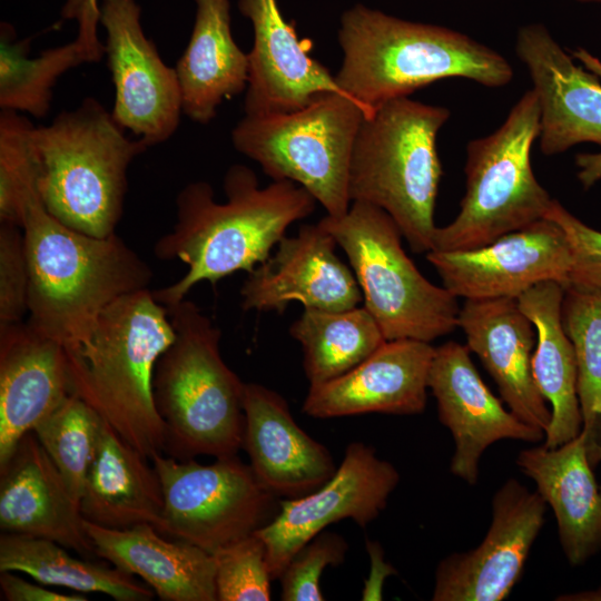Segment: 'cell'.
<instances>
[{"mask_svg":"<svg viewBox=\"0 0 601 601\" xmlns=\"http://www.w3.org/2000/svg\"><path fill=\"white\" fill-rule=\"evenodd\" d=\"M166 308L175 338L152 380L164 453L177 460L236 455L243 447L245 383L221 357V332L186 298Z\"/></svg>","mask_w":601,"mask_h":601,"instance_id":"5","label":"cell"},{"mask_svg":"<svg viewBox=\"0 0 601 601\" xmlns=\"http://www.w3.org/2000/svg\"><path fill=\"white\" fill-rule=\"evenodd\" d=\"M442 286L455 297L518 298L534 285L553 280L569 287L571 252L561 227L542 218L493 243L467 250L426 253Z\"/></svg>","mask_w":601,"mask_h":601,"instance_id":"15","label":"cell"},{"mask_svg":"<svg viewBox=\"0 0 601 601\" xmlns=\"http://www.w3.org/2000/svg\"><path fill=\"white\" fill-rule=\"evenodd\" d=\"M562 323L577 362V392L591 462L601 460L597 441L601 423V294L566 288Z\"/></svg>","mask_w":601,"mask_h":601,"instance_id":"33","label":"cell"},{"mask_svg":"<svg viewBox=\"0 0 601 601\" xmlns=\"http://www.w3.org/2000/svg\"><path fill=\"white\" fill-rule=\"evenodd\" d=\"M337 86L372 112L437 80L465 78L490 88L513 78L497 51L445 27L396 18L356 4L341 18Z\"/></svg>","mask_w":601,"mask_h":601,"instance_id":"2","label":"cell"},{"mask_svg":"<svg viewBox=\"0 0 601 601\" xmlns=\"http://www.w3.org/2000/svg\"><path fill=\"white\" fill-rule=\"evenodd\" d=\"M99 10L115 86L112 117L149 147L162 142L176 131L183 114L176 70L145 36L136 0H100Z\"/></svg>","mask_w":601,"mask_h":601,"instance_id":"13","label":"cell"},{"mask_svg":"<svg viewBox=\"0 0 601 601\" xmlns=\"http://www.w3.org/2000/svg\"><path fill=\"white\" fill-rule=\"evenodd\" d=\"M584 66L588 70L597 75L598 77H601V61L595 58L594 56H588L584 59Z\"/></svg>","mask_w":601,"mask_h":601,"instance_id":"44","label":"cell"},{"mask_svg":"<svg viewBox=\"0 0 601 601\" xmlns=\"http://www.w3.org/2000/svg\"><path fill=\"white\" fill-rule=\"evenodd\" d=\"M546 503L514 479L495 492L482 542L454 552L436 566L433 601H501L520 579L544 524Z\"/></svg>","mask_w":601,"mask_h":601,"instance_id":"14","label":"cell"},{"mask_svg":"<svg viewBox=\"0 0 601 601\" xmlns=\"http://www.w3.org/2000/svg\"><path fill=\"white\" fill-rule=\"evenodd\" d=\"M100 0H66L61 10L62 18L78 23L76 40L79 41L95 62L105 53V45L98 38Z\"/></svg>","mask_w":601,"mask_h":601,"instance_id":"40","label":"cell"},{"mask_svg":"<svg viewBox=\"0 0 601 601\" xmlns=\"http://www.w3.org/2000/svg\"><path fill=\"white\" fill-rule=\"evenodd\" d=\"M63 545L45 538L0 535V572H21L47 587L98 592L117 601H149L155 592L116 566L80 560Z\"/></svg>","mask_w":601,"mask_h":601,"instance_id":"30","label":"cell"},{"mask_svg":"<svg viewBox=\"0 0 601 601\" xmlns=\"http://www.w3.org/2000/svg\"><path fill=\"white\" fill-rule=\"evenodd\" d=\"M575 165L579 168L578 179L585 189L601 180V151L578 154Z\"/></svg>","mask_w":601,"mask_h":601,"instance_id":"43","label":"cell"},{"mask_svg":"<svg viewBox=\"0 0 601 601\" xmlns=\"http://www.w3.org/2000/svg\"><path fill=\"white\" fill-rule=\"evenodd\" d=\"M449 117L445 107L396 98L365 117L354 140L351 203L371 204L387 213L414 253L433 248L443 175L436 138Z\"/></svg>","mask_w":601,"mask_h":601,"instance_id":"6","label":"cell"},{"mask_svg":"<svg viewBox=\"0 0 601 601\" xmlns=\"http://www.w3.org/2000/svg\"><path fill=\"white\" fill-rule=\"evenodd\" d=\"M289 334L302 345L309 385L347 373L386 341L364 306L346 311L304 308L289 326Z\"/></svg>","mask_w":601,"mask_h":601,"instance_id":"31","label":"cell"},{"mask_svg":"<svg viewBox=\"0 0 601 601\" xmlns=\"http://www.w3.org/2000/svg\"><path fill=\"white\" fill-rule=\"evenodd\" d=\"M2 600L7 601H87L81 594H65L41 583H31L12 571L0 574Z\"/></svg>","mask_w":601,"mask_h":601,"instance_id":"41","label":"cell"},{"mask_svg":"<svg viewBox=\"0 0 601 601\" xmlns=\"http://www.w3.org/2000/svg\"><path fill=\"white\" fill-rule=\"evenodd\" d=\"M427 385L437 403L439 420L455 444L450 471L471 485L477 481L483 452L494 442L544 439V431L502 406L479 375L466 345L449 341L434 348Z\"/></svg>","mask_w":601,"mask_h":601,"instance_id":"17","label":"cell"},{"mask_svg":"<svg viewBox=\"0 0 601 601\" xmlns=\"http://www.w3.org/2000/svg\"><path fill=\"white\" fill-rule=\"evenodd\" d=\"M35 126L17 111L0 114V223L22 228L28 207L40 198Z\"/></svg>","mask_w":601,"mask_h":601,"instance_id":"35","label":"cell"},{"mask_svg":"<svg viewBox=\"0 0 601 601\" xmlns=\"http://www.w3.org/2000/svg\"><path fill=\"white\" fill-rule=\"evenodd\" d=\"M544 218L556 223L569 243L572 263L568 288L601 294V233L585 225L555 199Z\"/></svg>","mask_w":601,"mask_h":601,"instance_id":"39","label":"cell"},{"mask_svg":"<svg viewBox=\"0 0 601 601\" xmlns=\"http://www.w3.org/2000/svg\"><path fill=\"white\" fill-rule=\"evenodd\" d=\"M336 247L319 221L302 225L295 236H284L276 252L244 280L243 309L282 314L292 302L322 311L357 307L363 300L359 286Z\"/></svg>","mask_w":601,"mask_h":601,"instance_id":"16","label":"cell"},{"mask_svg":"<svg viewBox=\"0 0 601 601\" xmlns=\"http://www.w3.org/2000/svg\"><path fill=\"white\" fill-rule=\"evenodd\" d=\"M195 1L194 28L175 70L183 114L207 124L224 99L247 88L249 60L231 35L230 1Z\"/></svg>","mask_w":601,"mask_h":601,"instance_id":"27","label":"cell"},{"mask_svg":"<svg viewBox=\"0 0 601 601\" xmlns=\"http://www.w3.org/2000/svg\"><path fill=\"white\" fill-rule=\"evenodd\" d=\"M580 2H587V3H601V0H575Z\"/></svg>","mask_w":601,"mask_h":601,"instance_id":"45","label":"cell"},{"mask_svg":"<svg viewBox=\"0 0 601 601\" xmlns=\"http://www.w3.org/2000/svg\"><path fill=\"white\" fill-rule=\"evenodd\" d=\"M125 130L95 98L35 128L38 189L50 215L91 236L115 234L129 165L149 147Z\"/></svg>","mask_w":601,"mask_h":601,"instance_id":"7","label":"cell"},{"mask_svg":"<svg viewBox=\"0 0 601 601\" xmlns=\"http://www.w3.org/2000/svg\"><path fill=\"white\" fill-rule=\"evenodd\" d=\"M564 294L561 284L546 280L518 297L522 312L536 329L531 371L540 394L551 404V421L543 443L549 449L578 436L583 425L574 349L562 323Z\"/></svg>","mask_w":601,"mask_h":601,"instance_id":"29","label":"cell"},{"mask_svg":"<svg viewBox=\"0 0 601 601\" xmlns=\"http://www.w3.org/2000/svg\"><path fill=\"white\" fill-rule=\"evenodd\" d=\"M105 424L89 404L71 394L32 430L79 503Z\"/></svg>","mask_w":601,"mask_h":601,"instance_id":"34","label":"cell"},{"mask_svg":"<svg viewBox=\"0 0 601 601\" xmlns=\"http://www.w3.org/2000/svg\"><path fill=\"white\" fill-rule=\"evenodd\" d=\"M346 540L338 533L322 531L304 544L289 560L278 580L283 601H323L319 580L328 566L345 560Z\"/></svg>","mask_w":601,"mask_h":601,"instance_id":"37","label":"cell"},{"mask_svg":"<svg viewBox=\"0 0 601 601\" xmlns=\"http://www.w3.org/2000/svg\"><path fill=\"white\" fill-rule=\"evenodd\" d=\"M29 309V268L21 227L0 225V327L21 323Z\"/></svg>","mask_w":601,"mask_h":601,"instance_id":"38","label":"cell"},{"mask_svg":"<svg viewBox=\"0 0 601 601\" xmlns=\"http://www.w3.org/2000/svg\"><path fill=\"white\" fill-rule=\"evenodd\" d=\"M400 482L395 466L363 442L349 443L333 476L315 491L279 501L276 516L255 533L263 540L274 580L309 540L338 521L365 528L386 508Z\"/></svg>","mask_w":601,"mask_h":601,"instance_id":"12","label":"cell"},{"mask_svg":"<svg viewBox=\"0 0 601 601\" xmlns=\"http://www.w3.org/2000/svg\"><path fill=\"white\" fill-rule=\"evenodd\" d=\"M217 601H268L273 579L263 540L250 534L214 554Z\"/></svg>","mask_w":601,"mask_h":601,"instance_id":"36","label":"cell"},{"mask_svg":"<svg viewBox=\"0 0 601 601\" xmlns=\"http://www.w3.org/2000/svg\"><path fill=\"white\" fill-rule=\"evenodd\" d=\"M174 338L166 306L146 288L110 304L86 341L65 347L71 394L149 460L165 451L152 380L158 358Z\"/></svg>","mask_w":601,"mask_h":601,"instance_id":"3","label":"cell"},{"mask_svg":"<svg viewBox=\"0 0 601 601\" xmlns=\"http://www.w3.org/2000/svg\"><path fill=\"white\" fill-rule=\"evenodd\" d=\"M434 348L431 343L416 339L385 341L347 373L309 385L303 412L315 418L422 413Z\"/></svg>","mask_w":601,"mask_h":601,"instance_id":"19","label":"cell"},{"mask_svg":"<svg viewBox=\"0 0 601 601\" xmlns=\"http://www.w3.org/2000/svg\"><path fill=\"white\" fill-rule=\"evenodd\" d=\"M150 461L162 486L160 533L167 538L214 554L254 534L278 513L280 500L259 483L237 454L207 465L164 453Z\"/></svg>","mask_w":601,"mask_h":601,"instance_id":"11","label":"cell"},{"mask_svg":"<svg viewBox=\"0 0 601 601\" xmlns=\"http://www.w3.org/2000/svg\"><path fill=\"white\" fill-rule=\"evenodd\" d=\"M515 52L540 106V150L552 156L581 142L601 145V82L573 61L541 23L519 29Z\"/></svg>","mask_w":601,"mask_h":601,"instance_id":"18","label":"cell"},{"mask_svg":"<svg viewBox=\"0 0 601 601\" xmlns=\"http://www.w3.org/2000/svg\"><path fill=\"white\" fill-rule=\"evenodd\" d=\"M243 449L259 483L279 500L306 495L335 473L328 449L294 420L286 400L258 383H245Z\"/></svg>","mask_w":601,"mask_h":601,"instance_id":"21","label":"cell"},{"mask_svg":"<svg viewBox=\"0 0 601 601\" xmlns=\"http://www.w3.org/2000/svg\"><path fill=\"white\" fill-rule=\"evenodd\" d=\"M539 132L540 106L531 89L496 130L467 144L465 195L456 217L436 228L432 250L483 247L545 217L553 199L531 166Z\"/></svg>","mask_w":601,"mask_h":601,"instance_id":"8","label":"cell"},{"mask_svg":"<svg viewBox=\"0 0 601 601\" xmlns=\"http://www.w3.org/2000/svg\"><path fill=\"white\" fill-rule=\"evenodd\" d=\"M148 460L106 423L80 497L83 519L108 529L150 524L160 533L162 486Z\"/></svg>","mask_w":601,"mask_h":601,"instance_id":"28","label":"cell"},{"mask_svg":"<svg viewBox=\"0 0 601 601\" xmlns=\"http://www.w3.org/2000/svg\"><path fill=\"white\" fill-rule=\"evenodd\" d=\"M95 554L141 579L162 601H217L214 555L150 524L108 529L85 520Z\"/></svg>","mask_w":601,"mask_h":601,"instance_id":"25","label":"cell"},{"mask_svg":"<svg viewBox=\"0 0 601 601\" xmlns=\"http://www.w3.org/2000/svg\"><path fill=\"white\" fill-rule=\"evenodd\" d=\"M366 549L370 555L371 569L362 591V600H382L383 582L387 575L395 573V569L385 562L381 544L367 541Z\"/></svg>","mask_w":601,"mask_h":601,"instance_id":"42","label":"cell"},{"mask_svg":"<svg viewBox=\"0 0 601 601\" xmlns=\"http://www.w3.org/2000/svg\"><path fill=\"white\" fill-rule=\"evenodd\" d=\"M226 201L217 203L206 181H193L177 195V221L154 246L157 258L178 259L187 272L175 283L152 290L168 307L186 298L201 282L218 280L265 262L287 228L309 216L316 199L290 180L260 188L255 173L233 165L225 175Z\"/></svg>","mask_w":601,"mask_h":601,"instance_id":"1","label":"cell"},{"mask_svg":"<svg viewBox=\"0 0 601 601\" xmlns=\"http://www.w3.org/2000/svg\"><path fill=\"white\" fill-rule=\"evenodd\" d=\"M239 9L254 31L245 115L290 112L322 95L343 91L335 76L309 56L277 0H239Z\"/></svg>","mask_w":601,"mask_h":601,"instance_id":"20","label":"cell"},{"mask_svg":"<svg viewBox=\"0 0 601 601\" xmlns=\"http://www.w3.org/2000/svg\"><path fill=\"white\" fill-rule=\"evenodd\" d=\"M30 39L18 40L12 26L1 23L0 32V107L1 110L28 112L36 118L47 115L52 90L68 70L95 62L76 39L29 57Z\"/></svg>","mask_w":601,"mask_h":601,"instance_id":"32","label":"cell"},{"mask_svg":"<svg viewBox=\"0 0 601 601\" xmlns=\"http://www.w3.org/2000/svg\"><path fill=\"white\" fill-rule=\"evenodd\" d=\"M523 474L555 515L561 548L579 565L601 549V489L594 479L585 434L561 446L525 449L516 457Z\"/></svg>","mask_w":601,"mask_h":601,"instance_id":"26","label":"cell"},{"mask_svg":"<svg viewBox=\"0 0 601 601\" xmlns=\"http://www.w3.org/2000/svg\"><path fill=\"white\" fill-rule=\"evenodd\" d=\"M29 268L28 324L65 347L86 341L100 314L120 297L148 288L149 265L116 233L72 229L36 199L22 226Z\"/></svg>","mask_w":601,"mask_h":601,"instance_id":"4","label":"cell"},{"mask_svg":"<svg viewBox=\"0 0 601 601\" xmlns=\"http://www.w3.org/2000/svg\"><path fill=\"white\" fill-rule=\"evenodd\" d=\"M71 395L65 346L28 323L0 327V467Z\"/></svg>","mask_w":601,"mask_h":601,"instance_id":"23","label":"cell"},{"mask_svg":"<svg viewBox=\"0 0 601 601\" xmlns=\"http://www.w3.org/2000/svg\"><path fill=\"white\" fill-rule=\"evenodd\" d=\"M0 529L49 539L85 556L95 554L80 503L32 431L0 467Z\"/></svg>","mask_w":601,"mask_h":601,"instance_id":"22","label":"cell"},{"mask_svg":"<svg viewBox=\"0 0 601 601\" xmlns=\"http://www.w3.org/2000/svg\"><path fill=\"white\" fill-rule=\"evenodd\" d=\"M319 223L346 254L364 307L386 341L426 343L459 327L457 297L431 283L402 246V233L383 209L353 201L342 217Z\"/></svg>","mask_w":601,"mask_h":601,"instance_id":"9","label":"cell"},{"mask_svg":"<svg viewBox=\"0 0 601 601\" xmlns=\"http://www.w3.org/2000/svg\"><path fill=\"white\" fill-rule=\"evenodd\" d=\"M459 327L466 346L476 354L497 385L510 411L526 424L546 431L551 411L531 371L536 329L518 298L465 299Z\"/></svg>","mask_w":601,"mask_h":601,"instance_id":"24","label":"cell"},{"mask_svg":"<svg viewBox=\"0 0 601 601\" xmlns=\"http://www.w3.org/2000/svg\"><path fill=\"white\" fill-rule=\"evenodd\" d=\"M372 115L344 91L327 92L299 110L245 115L231 140L273 180L302 186L328 216L342 217L351 203L354 140L363 119Z\"/></svg>","mask_w":601,"mask_h":601,"instance_id":"10","label":"cell"}]
</instances>
